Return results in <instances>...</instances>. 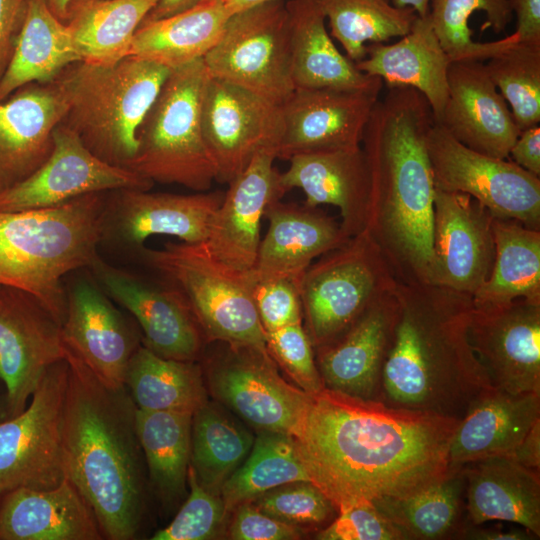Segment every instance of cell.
<instances>
[{
  "label": "cell",
  "instance_id": "836d02e7",
  "mask_svg": "<svg viewBox=\"0 0 540 540\" xmlns=\"http://www.w3.org/2000/svg\"><path fill=\"white\" fill-rule=\"evenodd\" d=\"M231 15L223 0H209L142 23L134 34L130 55L170 70L203 59L219 41Z\"/></svg>",
  "mask_w": 540,
  "mask_h": 540
},
{
  "label": "cell",
  "instance_id": "ee69618b",
  "mask_svg": "<svg viewBox=\"0 0 540 540\" xmlns=\"http://www.w3.org/2000/svg\"><path fill=\"white\" fill-rule=\"evenodd\" d=\"M331 37L345 55L357 63L365 58L367 42L384 43L402 37L418 14L411 7H398L392 0H319Z\"/></svg>",
  "mask_w": 540,
  "mask_h": 540
},
{
  "label": "cell",
  "instance_id": "03108f58",
  "mask_svg": "<svg viewBox=\"0 0 540 540\" xmlns=\"http://www.w3.org/2000/svg\"><path fill=\"white\" fill-rule=\"evenodd\" d=\"M1 384V383H0ZM2 385V384H1Z\"/></svg>",
  "mask_w": 540,
  "mask_h": 540
},
{
  "label": "cell",
  "instance_id": "7402d4cb",
  "mask_svg": "<svg viewBox=\"0 0 540 540\" xmlns=\"http://www.w3.org/2000/svg\"><path fill=\"white\" fill-rule=\"evenodd\" d=\"M88 269L102 291L138 321L145 347L164 358L195 359L201 347L200 328L174 286L151 284L99 256Z\"/></svg>",
  "mask_w": 540,
  "mask_h": 540
},
{
  "label": "cell",
  "instance_id": "e0dca14e",
  "mask_svg": "<svg viewBox=\"0 0 540 540\" xmlns=\"http://www.w3.org/2000/svg\"><path fill=\"white\" fill-rule=\"evenodd\" d=\"M467 335L493 387L511 394L540 393V303L516 299L473 305Z\"/></svg>",
  "mask_w": 540,
  "mask_h": 540
},
{
  "label": "cell",
  "instance_id": "680465c9",
  "mask_svg": "<svg viewBox=\"0 0 540 540\" xmlns=\"http://www.w3.org/2000/svg\"><path fill=\"white\" fill-rule=\"evenodd\" d=\"M209 0H159L143 23L159 20Z\"/></svg>",
  "mask_w": 540,
  "mask_h": 540
},
{
  "label": "cell",
  "instance_id": "8992f818",
  "mask_svg": "<svg viewBox=\"0 0 540 540\" xmlns=\"http://www.w3.org/2000/svg\"><path fill=\"white\" fill-rule=\"evenodd\" d=\"M170 71L133 55L112 64L75 62L53 80L67 103L61 123L93 154L127 168L140 125Z\"/></svg>",
  "mask_w": 540,
  "mask_h": 540
},
{
  "label": "cell",
  "instance_id": "8d00e7d4",
  "mask_svg": "<svg viewBox=\"0 0 540 540\" xmlns=\"http://www.w3.org/2000/svg\"><path fill=\"white\" fill-rule=\"evenodd\" d=\"M406 540L456 539L465 526V478L461 467L403 497L372 503Z\"/></svg>",
  "mask_w": 540,
  "mask_h": 540
},
{
  "label": "cell",
  "instance_id": "f6af8a7d",
  "mask_svg": "<svg viewBox=\"0 0 540 540\" xmlns=\"http://www.w3.org/2000/svg\"><path fill=\"white\" fill-rule=\"evenodd\" d=\"M486 71L523 131L540 123V46L517 42L488 59Z\"/></svg>",
  "mask_w": 540,
  "mask_h": 540
},
{
  "label": "cell",
  "instance_id": "c3c4849f",
  "mask_svg": "<svg viewBox=\"0 0 540 540\" xmlns=\"http://www.w3.org/2000/svg\"><path fill=\"white\" fill-rule=\"evenodd\" d=\"M313 348L302 322L266 333L268 354L309 394L324 389Z\"/></svg>",
  "mask_w": 540,
  "mask_h": 540
},
{
  "label": "cell",
  "instance_id": "f35d334b",
  "mask_svg": "<svg viewBox=\"0 0 540 540\" xmlns=\"http://www.w3.org/2000/svg\"><path fill=\"white\" fill-rule=\"evenodd\" d=\"M159 0H86L67 23L82 61L112 64L129 56L134 34Z\"/></svg>",
  "mask_w": 540,
  "mask_h": 540
},
{
  "label": "cell",
  "instance_id": "9a60e30c",
  "mask_svg": "<svg viewBox=\"0 0 540 540\" xmlns=\"http://www.w3.org/2000/svg\"><path fill=\"white\" fill-rule=\"evenodd\" d=\"M202 129L216 165V181L229 184L257 152L277 151L283 133L281 105L211 77L203 99Z\"/></svg>",
  "mask_w": 540,
  "mask_h": 540
},
{
  "label": "cell",
  "instance_id": "d590c367",
  "mask_svg": "<svg viewBox=\"0 0 540 540\" xmlns=\"http://www.w3.org/2000/svg\"><path fill=\"white\" fill-rule=\"evenodd\" d=\"M495 259L486 281L472 296L475 307L526 299L540 303V230L494 217Z\"/></svg>",
  "mask_w": 540,
  "mask_h": 540
},
{
  "label": "cell",
  "instance_id": "6125c7cd",
  "mask_svg": "<svg viewBox=\"0 0 540 540\" xmlns=\"http://www.w3.org/2000/svg\"><path fill=\"white\" fill-rule=\"evenodd\" d=\"M274 0H223L232 14Z\"/></svg>",
  "mask_w": 540,
  "mask_h": 540
},
{
  "label": "cell",
  "instance_id": "816d5d0a",
  "mask_svg": "<svg viewBox=\"0 0 540 540\" xmlns=\"http://www.w3.org/2000/svg\"><path fill=\"white\" fill-rule=\"evenodd\" d=\"M229 528L235 540H293L302 529L281 522L256 508L251 502L240 504Z\"/></svg>",
  "mask_w": 540,
  "mask_h": 540
},
{
  "label": "cell",
  "instance_id": "7bdbcfd3",
  "mask_svg": "<svg viewBox=\"0 0 540 540\" xmlns=\"http://www.w3.org/2000/svg\"><path fill=\"white\" fill-rule=\"evenodd\" d=\"M253 436L206 402L192 415L191 456L198 482L220 494L224 482L244 462Z\"/></svg>",
  "mask_w": 540,
  "mask_h": 540
},
{
  "label": "cell",
  "instance_id": "1f68e13d",
  "mask_svg": "<svg viewBox=\"0 0 540 540\" xmlns=\"http://www.w3.org/2000/svg\"><path fill=\"white\" fill-rule=\"evenodd\" d=\"M451 62L427 14L418 15L409 32L397 42L367 45L365 58L356 65L362 72L380 78L388 88L410 87L419 91L439 123L448 96Z\"/></svg>",
  "mask_w": 540,
  "mask_h": 540
},
{
  "label": "cell",
  "instance_id": "44dd1931",
  "mask_svg": "<svg viewBox=\"0 0 540 540\" xmlns=\"http://www.w3.org/2000/svg\"><path fill=\"white\" fill-rule=\"evenodd\" d=\"M398 317L399 302L394 290L371 305L336 339L315 348L324 388L381 402L382 373Z\"/></svg>",
  "mask_w": 540,
  "mask_h": 540
},
{
  "label": "cell",
  "instance_id": "ac0fdd59",
  "mask_svg": "<svg viewBox=\"0 0 540 540\" xmlns=\"http://www.w3.org/2000/svg\"><path fill=\"white\" fill-rule=\"evenodd\" d=\"M224 193L192 195L120 189L106 198L102 238L141 249L153 235H168L186 243L205 242Z\"/></svg>",
  "mask_w": 540,
  "mask_h": 540
},
{
  "label": "cell",
  "instance_id": "30bf717a",
  "mask_svg": "<svg viewBox=\"0 0 540 540\" xmlns=\"http://www.w3.org/2000/svg\"><path fill=\"white\" fill-rule=\"evenodd\" d=\"M203 61L211 77L284 103L295 89L286 2L268 1L232 14Z\"/></svg>",
  "mask_w": 540,
  "mask_h": 540
},
{
  "label": "cell",
  "instance_id": "7c38bea8",
  "mask_svg": "<svg viewBox=\"0 0 540 540\" xmlns=\"http://www.w3.org/2000/svg\"><path fill=\"white\" fill-rule=\"evenodd\" d=\"M435 188L470 195L496 218L540 230V179L507 158L474 151L434 123L427 139Z\"/></svg>",
  "mask_w": 540,
  "mask_h": 540
},
{
  "label": "cell",
  "instance_id": "94428289",
  "mask_svg": "<svg viewBox=\"0 0 540 540\" xmlns=\"http://www.w3.org/2000/svg\"><path fill=\"white\" fill-rule=\"evenodd\" d=\"M398 7H411L419 16H426L429 12L430 0H392Z\"/></svg>",
  "mask_w": 540,
  "mask_h": 540
},
{
  "label": "cell",
  "instance_id": "681fc988",
  "mask_svg": "<svg viewBox=\"0 0 540 540\" xmlns=\"http://www.w3.org/2000/svg\"><path fill=\"white\" fill-rule=\"evenodd\" d=\"M319 540H406L401 530L372 503L343 509L317 534Z\"/></svg>",
  "mask_w": 540,
  "mask_h": 540
},
{
  "label": "cell",
  "instance_id": "ab89813d",
  "mask_svg": "<svg viewBox=\"0 0 540 540\" xmlns=\"http://www.w3.org/2000/svg\"><path fill=\"white\" fill-rule=\"evenodd\" d=\"M192 413L136 409V429L151 483L171 503L186 493Z\"/></svg>",
  "mask_w": 540,
  "mask_h": 540
},
{
  "label": "cell",
  "instance_id": "db71d44e",
  "mask_svg": "<svg viewBox=\"0 0 540 540\" xmlns=\"http://www.w3.org/2000/svg\"><path fill=\"white\" fill-rule=\"evenodd\" d=\"M516 16L514 32L519 43L540 46V0H508Z\"/></svg>",
  "mask_w": 540,
  "mask_h": 540
},
{
  "label": "cell",
  "instance_id": "91938a15",
  "mask_svg": "<svg viewBox=\"0 0 540 540\" xmlns=\"http://www.w3.org/2000/svg\"><path fill=\"white\" fill-rule=\"evenodd\" d=\"M51 12L67 24L75 10L84 0H43Z\"/></svg>",
  "mask_w": 540,
  "mask_h": 540
},
{
  "label": "cell",
  "instance_id": "bcb514c9",
  "mask_svg": "<svg viewBox=\"0 0 540 540\" xmlns=\"http://www.w3.org/2000/svg\"><path fill=\"white\" fill-rule=\"evenodd\" d=\"M250 502L263 513L300 529L328 525L338 514L332 501L310 481L283 484Z\"/></svg>",
  "mask_w": 540,
  "mask_h": 540
},
{
  "label": "cell",
  "instance_id": "4316f807",
  "mask_svg": "<svg viewBox=\"0 0 540 540\" xmlns=\"http://www.w3.org/2000/svg\"><path fill=\"white\" fill-rule=\"evenodd\" d=\"M66 111L65 97L54 81L27 84L0 101V191L47 160L54 129Z\"/></svg>",
  "mask_w": 540,
  "mask_h": 540
},
{
  "label": "cell",
  "instance_id": "d4e9b609",
  "mask_svg": "<svg viewBox=\"0 0 540 540\" xmlns=\"http://www.w3.org/2000/svg\"><path fill=\"white\" fill-rule=\"evenodd\" d=\"M65 345L111 387L125 386L129 360L138 347L121 313L96 284L75 280L66 294Z\"/></svg>",
  "mask_w": 540,
  "mask_h": 540
},
{
  "label": "cell",
  "instance_id": "3957f363",
  "mask_svg": "<svg viewBox=\"0 0 540 540\" xmlns=\"http://www.w3.org/2000/svg\"><path fill=\"white\" fill-rule=\"evenodd\" d=\"M62 444L66 478L109 540L138 536L144 514L143 453L126 386L111 387L66 346Z\"/></svg>",
  "mask_w": 540,
  "mask_h": 540
},
{
  "label": "cell",
  "instance_id": "f1b7e54d",
  "mask_svg": "<svg viewBox=\"0 0 540 540\" xmlns=\"http://www.w3.org/2000/svg\"><path fill=\"white\" fill-rule=\"evenodd\" d=\"M540 420V393L511 394L495 387L479 394L449 444V468L493 457H512Z\"/></svg>",
  "mask_w": 540,
  "mask_h": 540
},
{
  "label": "cell",
  "instance_id": "74e56055",
  "mask_svg": "<svg viewBox=\"0 0 540 540\" xmlns=\"http://www.w3.org/2000/svg\"><path fill=\"white\" fill-rule=\"evenodd\" d=\"M137 409L194 413L206 400L200 368L193 361L164 358L138 346L125 375Z\"/></svg>",
  "mask_w": 540,
  "mask_h": 540
},
{
  "label": "cell",
  "instance_id": "6f0895ef",
  "mask_svg": "<svg viewBox=\"0 0 540 540\" xmlns=\"http://www.w3.org/2000/svg\"><path fill=\"white\" fill-rule=\"evenodd\" d=\"M511 458L540 472V420L531 427Z\"/></svg>",
  "mask_w": 540,
  "mask_h": 540
},
{
  "label": "cell",
  "instance_id": "f907efd6",
  "mask_svg": "<svg viewBox=\"0 0 540 540\" xmlns=\"http://www.w3.org/2000/svg\"><path fill=\"white\" fill-rule=\"evenodd\" d=\"M251 285L252 299L265 333L302 322L298 284L287 279H275Z\"/></svg>",
  "mask_w": 540,
  "mask_h": 540
},
{
  "label": "cell",
  "instance_id": "f5cc1de1",
  "mask_svg": "<svg viewBox=\"0 0 540 540\" xmlns=\"http://www.w3.org/2000/svg\"><path fill=\"white\" fill-rule=\"evenodd\" d=\"M27 0H0V80L13 56Z\"/></svg>",
  "mask_w": 540,
  "mask_h": 540
},
{
  "label": "cell",
  "instance_id": "9c48e42d",
  "mask_svg": "<svg viewBox=\"0 0 540 540\" xmlns=\"http://www.w3.org/2000/svg\"><path fill=\"white\" fill-rule=\"evenodd\" d=\"M397 279L367 229L320 256L302 275L299 294L314 348L347 330L371 305L393 292Z\"/></svg>",
  "mask_w": 540,
  "mask_h": 540
},
{
  "label": "cell",
  "instance_id": "8fae6325",
  "mask_svg": "<svg viewBox=\"0 0 540 540\" xmlns=\"http://www.w3.org/2000/svg\"><path fill=\"white\" fill-rule=\"evenodd\" d=\"M66 359L43 374L26 407L0 423V496L20 487L48 489L66 479L62 428Z\"/></svg>",
  "mask_w": 540,
  "mask_h": 540
},
{
  "label": "cell",
  "instance_id": "484cf974",
  "mask_svg": "<svg viewBox=\"0 0 540 540\" xmlns=\"http://www.w3.org/2000/svg\"><path fill=\"white\" fill-rule=\"evenodd\" d=\"M268 230L256 260L246 272L251 284L287 279L299 286L313 260L341 246L350 237L341 224L317 207L273 201L265 210Z\"/></svg>",
  "mask_w": 540,
  "mask_h": 540
},
{
  "label": "cell",
  "instance_id": "603a6c76",
  "mask_svg": "<svg viewBox=\"0 0 540 540\" xmlns=\"http://www.w3.org/2000/svg\"><path fill=\"white\" fill-rule=\"evenodd\" d=\"M275 159V149L260 150L228 184L205 241L218 260L240 272H248L254 265L266 208L286 193L273 165Z\"/></svg>",
  "mask_w": 540,
  "mask_h": 540
},
{
  "label": "cell",
  "instance_id": "e575fe53",
  "mask_svg": "<svg viewBox=\"0 0 540 540\" xmlns=\"http://www.w3.org/2000/svg\"><path fill=\"white\" fill-rule=\"evenodd\" d=\"M78 61L67 24L43 0H27L13 56L0 80V101L27 84L52 82Z\"/></svg>",
  "mask_w": 540,
  "mask_h": 540
},
{
  "label": "cell",
  "instance_id": "cb8c5ba5",
  "mask_svg": "<svg viewBox=\"0 0 540 540\" xmlns=\"http://www.w3.org/2000/svg\"><path fill=\"white\" fill-rule=\"evenodd\" d=\"M439 124L466 147L502 159L508 158L521 133L481 61L451 62L448 96Z\"/></svg>",
  "mask_w": 540,
  "mask_h": 540
},
{
  "label": "cell",
  "instance_id": "e7e4bbea",
  "mask_svg": "<svg viewBox=\"0 0 540 540\" xmlns=\"http://www.w3.org/2000/svg\"><path fill=\"white\" fill-rule=\"evenodd\" d=\"M84 1H86V0H84ZM84 1H83V2H84Z\"/></svg>",
  "mask_w": 540,
  "mask_h": 540
},
{
  "label": "cell",
  "instance_id": "b9f144b4",
  "mask_svg": "<svg viewBox=\"0 0 540 540\" xmlns=\"http://www.w3.org/2000/svg\"><path fill=\"white\" fill-rule=\"evenodd\" d=\"M297 481H310V478L294 438L283 433L261 432L244 462L222 485L220 494L229 510L273 488Z\"/></svg>",
  "mask_w": 540,
  "mask_h": 540
},
{
  "label": "cell",
  "instance_id": "83f0119b",
  "mask_svg": "<svg viewBox=\"0 0 540 540\" xmlns=\"http://www.w3.org/2000/svg\"><path fill=\"white\" fill-rule=\"evenodd\" d=\"M280 182L289 191L300 188L305 205L329 204L337 207L341 227L352 237L366 228L369 175L362 147L296 154Z\"/></svg>",
  "mask_w": 540,
  "mask_h": 540
},
{
  "label": "cell",
  "instance_id": "4fadbf2b",
  "mask_svg": "<svg viewBox=\"0 0 540 540\" xmlns=\"http://www.w3.org/2000/svg\"><path fill=\"white\" fill-rule=\"evenodd\" d=\"M153 182L93 154L79 136L60 123L47 160L24 180L0 191V211L49 208L75 198L120 189L150 190Z\"/></svg>",
  "mask_w": 540,
  "mask_h": 540
},
{
  "label": "cell",
  "instance_id": "d6a6232c",
  "mask_svg": "<svg viewBox=\"0 0 540 540\" xmlns=\"http://www.w3.org/2000/svg\"><path fill=\"white\" fill-rule=\"evenodd\" d=\"M286 7L295 88L381 92L382 80L359 70L336 47L319 0H289Z\"/></svg>",
  "mask_w": 540,
  "mask_h": 540
},
{
  "label": "cell",
  "instance_id": "ffe728a7",
  "mask_svg": "<svg viewBox=\"0 0 540 540\" xmlns=\"http://www.w3.org/2000/svg\"><path fill=\"white\" fill-rule=\"evenodd\" d=\"M494 216L470 195L435 188L434 283L473 296L495 259Z\"/></svg>",
  "mask_w": 540,
  "mask_h": 540
},
{
  "label": "cell",
  "instance_id": "277c9868",
  "mask_svg": "<svg viewBox=\"0 0 540 540\" xmlns=\"http://www.w3.org/2000/svg\"><path fill=\"white\" fill-rule=\"evenodd\" d=\"M399 317L381 402L461 420L493 387L468 341L472 297L436 284L397 282Z\"/></svg>",
  "mask_w": 540,
  "mask_h": 540
},
{
  "label": "cell",
  "instance_id": "52a82bcc",
  "mask_svg": "<svg viewBox=\"0 0 540 540\" xmlns=\"http://www.w3.org/2000/svg\"><path fill=\"white\" fill-rule=\"evenodd\" d=\"M211 76L203 59L171 69L137 133L127 168L155 183L204 192L217 169L202 129V105Z\"/></svg>",
  "mask_w": 540,
  "mask_h": 540
},
{
  "label": "cell",
  "instance_id": "d6986e66",
  "mask_svg": "<svg viewBox=\"0 0 540 540\" xmlns=\"http://www.w3.org/2000/svg\"><path fill=\"white\" fill-rule=\"evenodd\" d=\"M378 92L295 88L281 104L283 133L277 159L361 147Z\"/></svg>",
  "mask_w": 540,
  "mask_h": 540
},
{
  "label": "cell",
  "instance_id": "7a4b0ae2",
  "mask_svg": "<svg viewBox=\"0 0 540 540\" xmlns=\"http://www.w3.org/2000/svg\"><path fill=\"white\" fill-rule=\"evenodd\" d=\"M435 120L410 87L388 88L375 103L361 143L369 175L366 228L398 282L433 284L435 184L427 139Z\"/></svg>",
  "mask_w": 540,
  "mask_h": 540
},
{
  "label": "cell",
  "instance_id": "5b68a950",
  "mask_svg": "<svg viewBox=\"0 0 540 540\" xmlns=\"http://www.w3.org/2000/svg\"><path fill=\"white\" fill-rule=\"evenodd\" d=\"M103 193L55 207L0 211V285L35 296L61 326L66 314L63 277L89 268L99 256Z\"/></svg>",
  "mask_w": 540,
  "mask_h": 540
},
{
  "label": "cell",
  "instance_id": "6da1fadb",
  "mask_svg": "<svg viewBox=\"0 0 540 540\" xmlns=\"http://www.w3.org/2000/svg\"><path fill=\"white\" fill-rule=\"evenodd\" d=\"M459 423L324 388L311 394L293 438L310 481L339 512L403 497L442 479Z\"/></svg>",
  "mask_w": 540,
  "mask_h": 540
},
{
  "label": "cell",
  "instance_id": "f546056e",
  "mask_svg": "<svg viewBox=\"0 0 540 540\" xmlns=\"http://www.w3.org/2000/svg\"><path fill=\"white\" fill-rule=\"evenodd\" d=\"M96 516L66 478L48 489L20 487L0 496V540H100Z\"/></svg>",
  "mask_w": 540,
  "mask_h": 540
},
{
  "label": "cell",
  "instance_id": "5bb4252c",
  "mask_svg": "<svg viewBox=\"0 0 540 540\" xmlns=\"http://www.w3.org/2000/svg\"><path fill=\"white\" fill-rule=\"evenodd\" d=\"M229 346V353L209 372V386L215 397L261 432L294 437L311 394L288 384L267 350Z\"/></svg>",
  "mask_w": 540,
  "mask_h": 540
},
{
  "label": "cell",
  "instance_id": "60d3db41",
  "mask_svg": "<svg viewBox=\"0 0 540 540\" xmlns=\"http://www.w3.org/2000/svg\"><path fill=\"white\" fill-rule=\"evenodd\" d=\"M475 12L486 16L482 30L490 28L495 33L505 31L513 17L508 0H430L428 16L452 62H484L518 42L514 33L496 41L473 40L468 21Z\"/></svg>",
  "mask_w": 540,
  "mask_h": 540
},
{
  "label": "cell",
  "instance_id": "11a10c76",
  "mask_svg": "<svg viewBox=\"0 0 540 540\" xmlns=\"http://www.w3.org/2000/svg\"><path fill=\"white\" fill-rule=\"evenodd\" d=\"M508 158L526 171L540 176V126L533 125L519 134Z\"/></svg>",
  "mask_w": 540,
  "mask_h": 540
},
{
  "label": "cell",
  "instance_id": "9f6ffc18",
  "mask_svg": "<svg viewBox=\"0 0 540 540\" xmlns=\"http://www.w3.org/2000/svg\"><path fill=\"white\" fill-rule=\"evenodd\" d=\"M456 539L464 540H534L539 539L531 531L518 526L510 529L500 525L481 527V525H465Z\"/></svg>",
  "mask_w": 540,
  "mask_h": 540
},
{
  "label": "cell",
  "instance_id": "2e32d148",
  "mask_svg": "<svg viewBox=\"0 0 540 540\" xmlns=\"http://www.w3.org/2000/svg\"><path fill=\"white\" fill-rule=\"evenodd\" d=\"M62 327L32 294L0 285V383L10 417L28 404L45 371L65 359Z\"/></svg>",
  "mask_w": 540,
  "mask_h": 540
},
{
  "label": "cell",
  "instance_id": "be15d7a7",
  "mask_svg": "<svg viewBox=\"0 0 540 540\" xmlns=\"http://www.w3.org/2000/svg\"><path fill=\"white\" fill-rule=\"evenodd\" d=\"M9 408L3 386L0 384V423L9 418Z\"/></svg>",
  "mask_w": 540,
  "mask_h": 540
},
{
  "label": "cell",
  "instance_id": "ba28073f",
  "mask_svg": "<svg viewBox=\"0 0 540 540\" xmlns=\"http://www.w3.org/2000/svg\"><path fill=\"white\" fill-rule=\"evenodd\" d=\"M139 251L180 292L207 338L267 350L246 272L218 260L205 242Z\"/></svg>",
  "mask_w": 540,
  "mask_h": 540
},
{
  "label": "cell",
  "instance_id": "7dc6e473",
  "mask_svg": "<svg viewBox=\"0 0 540 540\" xmlns=\"http://www.w3.org/2000/svg\"><path fill=\"white\" fill-rule=\"evenodd\" d=\"M187 482L190 493L174 519L156 531L151 540H206L215 537L227 508L222 497L204 488L191 466Z\"/></svg>",
  "mask_w": 540,
  "mask_h": 540
},
{
  "label": "cell",
  "instance_id": "4dcf8cb0",
  "mask_svg": "<svg viewBox=\"0 0 540 540\" xmlns=\"http://www.w3.org/2000/svg\"><path fill=\"white\" fill-rule=\"evenodd\" d=\"M465 525L514 523L540 538V472L510 457H493L462 466Z\"/></svg>",
  "mask_w": 540,
  "mask_h": 540
}]
</instances>
